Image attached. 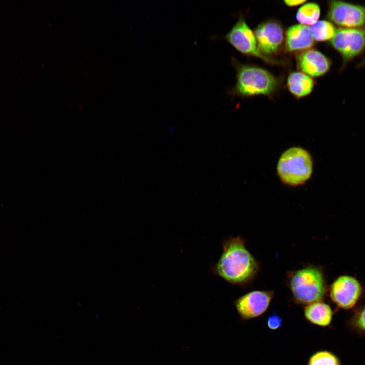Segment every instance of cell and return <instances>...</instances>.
<instances>
[{
	"label": "cell",
	"mask_w": 365,
	"mask_h": 365,
	"mask_svg": "<svg viewBox=\"0 0 365 365\" xmlns=\"http://www.w3.org/2000/svg\"><path fill=\"white\" fill-rule=\"evenodd\" d=\"M241 236L229 237L222 242L223 251L211 267L213 275L227 282L246 286L254 279L260 271V263L247 249Z\"/></svg>",
	"instance_id": "6da1fadb"
},
{
	"label": "cell",
	"mask_w": 365,
	"mask_h": 365,
	"mask_svg": "<svg viewBox=\"0 0 365 365\" xmlns=\"http://www.w3.org/2000/svg\"><path fill=\"white\" fill-rule=\"evenodd\" d=\"M286 281L293 300L298 304L306 306L321 301L326 292L322 270L312 265L288 272Z\"/></svg>",
	"instance_id": "7a4b0ae2"
},
{
	"label": "cell",
	"mask_w": 365,
	"mask_h": 365,
	"mask_svg": "<svg viewBox=\"0 0 365 365\" xmlns=\"http://www.w3.org/2000/svg\"><path fill=\"white\" fill-rule=\"evenodd\" d=\"M313 161L310 153L300 147H293L284 151L277 164L276 171L280 181L289 187L305 184L311 177Z\"/></svg>",
	"instance_id": "3957f363"
},
{
	"label": "cell",
	"mask_w": 365,
	"mask_h": 365,
	"mask_svg": "<svg viewBox=\"0 0 365 365\" xmlns=\"http://www.w3.org/2000/svg\"><path fill=\"white\" fill-rule=\"evenodd\" d=\"M236 65V82L230 93L250 96L269 95L276 90L277 81L266 69L253 66Z\"/></svg>",
	"instance_id": "277c9868"
},
{
	"label": "cell",
	"mask_w": 365,
	"mask_h": 365,
	"mask_svg": "<svg viewBox=\"0 0 365 365\" xmlns=\"http://www.w3.org/2000/svg\"><path fill=\"white\" fill-rule=\"evenodd\" d=\"M223 38L243 54L258 57L267 62H274L260 52L254 32L242 17L238 19Z\"/></svg>",
	"instance_id": "5b68a950"
},
{
	"label": "cell",
	"mask_w": 365,
	"mask_h": 365,
	"mask_svg": "<svg viewBox=\"0 0 365 365\" xmlns=\"http://www.w3.org/2000/svg\"><path fill=\"white\" fill-rule=\"evenodd\" d=\"M331 44L341 54L344 61L352 59L365 48V26L336 30L334 36L331 40Z\"/></svg>",
	"instance_id": "8992f818"
},
{
	"label": "cell",
	"mask_w": 365,
	"mask_h": 365,
	"mask_svg": "<svg viewBox=\"0 0 365 365\" xmlns=\"http://www.w3.org/2000/svg\"><path fill=\"white\" fill-rule=\"evenodd\" d=\"M328 18L342 28H359L365 26V6L340 1H331Z\"/></svg>",
	"instance_id": "52a82bcc"
},
{
	"label": "cell",
	"mask_w": 365,
	"mask_h": 365,
	"mask_svg": "<svg viewBox=\"0 0 365 365\" xmlns=\"http://www.w3.org/2000/svg\"><path fill=\"white\" fill-rule=\"evenodd\" d=\"M274 295L272 290H254L238 298L234 304L240 318L249 320L261 316L267 310Z\"/></svg>",
	"instance_id": "ba28073f"
},
{
	"label": "cell",
	"mask_w": 365,
	"mask_h": 365,
	"mask_svg": "<svg viewBox=\"0 0 365 365\" xmlns=\"http://www.w3.org/2000/svg\"><path fill=\"white\" fill-rule=\"evenodd\" d=\"M362 288L355 278L343 275L338 277L331 284L330 296L332 301L339 308L349 309L359 300Z\"/></svg>",
	"instance_id": "9c48e42d"
},
{
	"label": "cell",
	"mask_w": 365,
	"mask_h": 365,
	"mask_svg": "<svg viewBox=\"0 0 365 365\" xmlns=\"http://www.w3.org/2000/svg\"><path fill=\"white\" fill-rule=\"evenodd\" d=\"M254 34L258 48L263 54L275 53L283 41L282 27L275 21H267L261 23L256 28Z\"/></svg>",
	"instance_id": "30bf717a"
},
{
	"label": "cell",
	"mask_w": 365,
	"mask_h": 365,
	"mask_svg": "<svg viewBox=\"0 0 365 365\" xmlns=\"http://www.w3.org/2000/svg\"><path fill=\"white\" fill-rule=\"evenodd\" d=\"M297 65L302 72L310 77H317L328 71L331 62L320 52L308 49L298 55Z\"/></svg>",
	"instance_id": "8fae6325"
},
{
	"label": "cell",
	"mask_w": 365,
	"mask_h": 365,
	"mask_svg": "<svg viewBox=\"0 0 365 365\" xmlns=\"http://www.w3.org/2000/svg\"><path fill=\"white\" fill-rule=\"evenodd\" d=\"M314 44L310 27L302 24L294 25L286 33L285 45L287 51L307 50Z\"/></svg>",
	"instance_id": "7c38bea8"
},
{
	"label": "cell",
	"mask_w": 365,
	"mask_h": 365,
	"mask_svg": "<svg viewBox=\"0 0 365 365\" xmlns=\"http://www.w3.org/2000/svg\"><path fill=\"white\" fill-rule=\"evenodd\" d=\"M304 314L305 319L311 324L326 327L332 321L333 311L329 305L321 301L305 306Z\"/></svg>",
	"instance_id": "4fadbf2b"
},
{
	"label": "cell",
	"mask_w": 365,
	"mask_h": 365,
	"mask_svg": "<svg viewBox=\"0 0 365 365\" xmlns=\"http://www.w3.org/2000/svg\"><path fill=\"white\" fill-rule=\"evenodd\" d=\"M287 86L294 96L302 98L308 95L312 91L314 81L311 77L301 71L293 72L288 77Z\"/></svg>",
	"instance_id": "5bb4252c"
},
{
	"label": "cell",
	"mask_w": 365,
	"mask_h": 365,
	"mask_svg": "<svg viewBox=\"0 0 365 365\" xmlns=\"http://www.w3.org/2000/svg\"><path fill=\"white\" fill-rule=\"evenodd\" d=\"M320 9L319 6L314 3H309L303 5L297 11L296 19L301 24L312 25L319 18Z\"/></svg>",
	"instance_id": "9a60e30c"
},
{
	"label": "cell",
	"mask_w": 365,
	"mask_h": 365,
	"mask_svg": "<svg viewBox=\"0 0 365 365\" xmlns=\"http://www.w3.org/2000/svg\"><path fill=\"white\" fill-rule=\"evenodd\" d=\"M310 29L314 40L319 42L331 40L336 31L333 23L326 20L317 21Z\"/></svg>",
	"instance_id": "2e32d148"
},
{
	"label": "cell",
	"mask_w": 365,
	"mask_h": 365,
	"mask_svg": "<svg viewBox=\"0 0 365 365\" xmlns=\"http://www.w3.org/2000/svg\"><path fill=\"white\" fill-rule=\"evenodd\" d=\"M307 365H341L338 356L328 350L315 352L309 357Z\"/></svg>",
	"instance_id": "e0dca14e"
},
{
	"label": "cell",
	"mask_w": 365,
	"mask_h": 365,
	"mask_svg": "<svg viewBox=\"0 0 365 365\" xmlns=\"http://www.w3.org/2000/svg\"><path fill=\"white\" fill-rule=\"evenodd\" d=\"M349 324L356 332L365 334V306L354 313L349 320Z\"/></svg>",
	"instance_id": "ac0fdd59"
},
{
	"label": "cell",
	"mask_w": 365,
	"mask_h": 365,
	"mask_svg": "<svg viewBox=\"0 0 365 365\" xmlns=\"http://www.w3.org/2000/svg\"><path fill=\"white\" fill-rule=\"evenodd\" d=\"M282 324V319L276 314H272L267 318V325L268 327L272 331L279 328Z\"/></svg>",
	"instance_id": "d6986e66"
},
{
	"label": "cell",
	"mask_w": 365,
	"mask_h": 365,
	"mask_svg": "<svg viewBox=\"0 0 365 365\" xmlns=\"http://www.w3.org/2000/svg\"><path fill=\"white\" fill-rule=\"evenodd\" d=\"M306 1L303 0H286L284 1V4L289 7H295L305 3Z\"/></svg>",
	"instance_id": "ffe728a7"
},
{
	"label": "cell",
	"mask_w": 365,
	"mask_h": 365,
	"mask_svg": "<svg viewBox=\"0 0 365 365\" xmlns=\"http://www.w3.org/2000/svg\"><path fill=\"white\" fill-rule=\"evenodd\" d=\"M363 64H365V59H364V60L363 61Z\"/></svg>",
	"instance_id": "44dd1931"
}]
</instances>
